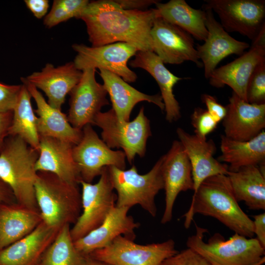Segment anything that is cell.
<instances>
[{"label": "cell", "instance_id": "603a6c76", "mask_svg": "<svg viewBox=\"0 0 265 265\" xmlns=\"http://www.w3.org/2000/svg\"><path fill=\"white\" fill-rule=\"evenodd\" d=\"M31 97L36 104L34 110L37 114V128L39 136L51 137L65 141L75 145L80 141L82 130L73 127L69 123L67 116L61 110L51 106L42 94L33 85L21 78Z\"/></svg>", "mask_w": 265, "mask_h": 265}, {"label": "cell", "instance_id": "f35d334b", "mask_svg": "<svg viewBox=\"0 0 265 265\" xmlns=\"http://www.w3.org/2000/svg\"><path fill=\"white\" fill-rule=\"evenodd\" d=\"M27 7L37 19H41L47 15L49 7L48 0H25Z\"/></svg>", "mask_w": 265, "mask_h": 265}, {"label": "cell", "instance_id": "1f68e13d", "mask_svg": "<svg viewBox=\"0 0 265 265\" xmlns=\"http://www.w3.org/2000/svg\"><path fill=\"white\" fill-rule=\"evenodd\" d=\"M70 230L69 224L58 230L38 265H85L86 256L75 247Z\"/></svg>", "mask_w": 265, "mask_h": 265}, {"label": "cell", "instance_id": "f546056e", "mask_svg": "<svg viewBox=\"0 0 265 265\" xmlns=\"http://www.w3.org/2000/svg\"><path fill=\"white\" fill-rule=\"evenodd\" d=\"M42 219L35 210L20 207L3 206L0 208V250L31 232Z\"/></svg>", "mask_w": 265, "mask_h": 265}, {"label": "cell", "instance_id": "277c9868", "mask_svg": "<svg viewBox=\"0 0 265 265\" xmlns=\"http://www.w3.org/2000/svg\"><path fill=\"white\" fill-rule=\"evenodd\" d=\"M35 195L42 221L50 228L59 230L65 224H74L80 215L81 194L78 185L51 173L37 172Z\"/></svg>", "mask_w": 265, "mask_h": 265}, {"label": "cell", "instance_id": "83f0119b", "mask_svg": "<svg viewBox=\"0 0 265 265\" xmlns=\"http://www.w3.org/2000/svg\"><path fill=\"white\" fill-rule=\"evenodd\" d=\"M156 9L158 16L181 28L195 39L205 41L208 34L206 12L195 9L185 0H170L166 3L158 1Z\"/></svg>", "mask_w": 265, "mask_h": 265}, {"label": "cell", "instance_id": "4316f807", "mask_svg": "<svg viewBox=\"0 0 265 265\" xmlns=\"http://www.w3.org/2000/svg\"><path fill=\"white\" fill-rule=\"evenodd\" d=\"M221 155L217 160L226 164L230 172H235L247 166L265 164V132L248 141L230 139L224 135L220 137Z\"/></svg>", "mask_w": 265, "mask_h": 265}, {"label": "cell", "instance_id": "b9f144b4", "mask_svg": "<svg viewBox=\"0 0 265 265\" xmlns=\"http://www.w3.org/2000/svg\"><path fill=\"white\" fill-rule=\"evenodd\" d=\"M13 117V112H0V153L4 145V140L8 135Z\"/></svg>", "mask_w": 265, "mask_h": 265}, {"label": "cell", "instance_id": "cb8c5ba5", "mask_svg": "<svg viewBox=\"0 0 265 265\" xmlns=\"http://www.w3.org/2000/svg\"><path fill=\"white\" fill-rule=\"evenodd\" d=\"M58 230L42 221L29 234L0 252V265H38Z\"/></svg>", "mask_w": 265, "mask_h": 265}, {"label": "cell", "instance_id": "e0dca14e", "mask_svg": "<svg viewBox=\"0 0 265 265\" xmlns=\"http://www.w3.org/2000/svg\"><path fill=\"white\" fill-rule=\"evenodd\" d=\"M222 120L224 135L238 141L256 137L265 128V104L248 103L232 92Z\"/></svg>", "mask_w": 265, "mask_h": 265}, {"label": "cell", "instance_id": "4dcf8cb0", "mask_svg": "<svg viewBox=\"0 0 265 265\" xmlns=\"http://www.w3.org/2000/svg\"><path fill=\"white\" fill-rule=\"evenodd\" d=\"M31 96L24 84L13 110V117L8 135L19 136L39 152L40 136L37 128V116L31 103Z\"/></svg>", "mask_w": 265, "mask_h": 265}, {"label": "cell", "instance_id": "ab89813d", "mask_svg": "<svg viewBox=\"0 0 265 265\" xmlns=\"http://www.w3.org/2000/svg\"><path fill=\"white\" fill-rule=\"evenodd\" d=\"M254 234L262 246L265 248V213L253 216Z\"/></svg>", "mask_w": 265, "mask_h": 265}, {"label": "cell", "instance_id": "2e32d148", "mask_svg": "<svg viewBox=\"0 0 265 265\" xmlns=\"http://www.w3.org/2000/svg\"><path fill=\"white\" fill-rule=\"evenodd\" d=\"M203 9L206 12L208 34L204 43L198 45L196 49L198 58L204 68L205 77L209 79L222 59L231 54H243L244 51L249 48V44L231 36L216 20L212 10Z\"/></svg>", "mask_w": 265, "mask_h": 265}, {"label": "cell", "instance_id": "d4e9b609", "mask_svg": "<svg viewBox=\"0 0 265 265\" xmlns=\"http://www.w3.org/2000/svg\"><path fill=\"white\" fill-rule=\"evenodd\" d=\"M129 62L133 68H140L148 72L156 80L164 105L166 120L176 121L181 117L180 106L173 93L174 85L183 79L170 72L160 58L152 51H138Z\"/></svg>", "mask_w": 265, "mask_h": 265}, {"label": "cell", "instance_id": "ba28073f", "mask_svg": "<svg viewBox=\"0 0 265 265\" xmlns=\"http://www.w3.org/2000/svg\"><path fill=\"white\" fill-rule=\"evenodd\" d=\"M82 212L71 229L74 241L100 226L115 206L117 195L110 180L108 167L104 168L96 184L80 180Z\"/></svg>", "mask_w": 265, "mask_h": 265}, {"label": "cell", "instance_id": "3957f363", "mask_svg": "<svg viewBox=\"0 0 265 265\" xmlns=\"http://www.w3.org/2000/svg\"><path fill=\"white\" fill-rule=\"evenodd\" d=\"M39 152L19 136H11L0 153V179L21 206L35 210V163Z\"/></svg>", "mask_w": 265, "mask_h": 265}, {"label": "cell", "instance_id": "7bdbcfd3", "mask_svg": "<svg viewBox=\"0 0 265 265\" xmlns=\"http://www.w3.org/2000/svg\"><path fill=\"white\" fill-rule=\"evenodd\" d=\"M85 265H111L106 262L94 259L87 256L86 257Z\"/></svg>", "mask_w": 265, "mask_h": 265}, {"label": "cell", "instance_id": "9c48e42d", "mask_svg": "<svg viewBox=\"0 0 265 265\" xmlns=\"http://www.w3.org/2000/svg\"><path fill=\"white\" fill-rule=\"evenodd\" d=\"M178 252L172 239L141 245L119 236L107 246L88 256L111 265H160L165 259Z\"/></svg>", "mask_w": 265, "mask_h": 265}, {"label": "cell", "instance_id": "7a4b0ae2", "mask_svg": "<svg viewBox=\"0 0 265 265\" xmlns=\"http://www.w3.org/2000/svg\"><path fill=\"white\" fill-rule=\"evenodd\" d=\"M227 175L218 174L205 179L194 192L188 211L183 215L189 228L195 214L213 217L234 231L253 237V220L238 205Z\"/></svg>", "mask_w": 265, "mask_h": 265}, {"label": "cell", "instance_id": "d590c367", "mask_svg": "<svg viewBox=\"0 0 265 265\" xmlns=\"http://www.w3.org/2000/svg\"><path fill=\"white\" fill-rule=\"evenodd\" d=\"M160 265H211L198 253L187 248L163 260Z\"/></svg>", "mask_w": 265, "mask_h": 265}, {"label": "cell", "instance_id": "e575fe53", "mask_svg": "<svg viewBox=\"0 0 265 265\" xmlns=\"http://www.w3.org/2000/svg\"><path fill=\"white\" fill-rule=\"evenodd\" d=\"M191 122L195 135L203 139H207V135L213 132L218 124L206 109L201 107L194 109Z\"/></svg>", "mask_w": 265, "mask_h": 265}, {"label": "cell", "instance_id": "30bf717a", "mask_svg": "<svg viewBox=\"0 0 265 265\" xmlns=\"http://www.w3.org/2000/svg\"><path fill=\"white\" fill-rule=\"evenodd\" d=\"M82 131L80 141L73 148V159L81 180L91 183L95 177L101 175L106 167L115 166L125 169L126 158L123 151L109 148L91 124L84 126Z\"/></svg>", "mask_w": 265, "mask_h": 265}, {"label": "cell", "instance_id": "44dd1931", "mask_svg": "<svg viewBox=\"0 0 265 265\" xmlns=\"http://www.w3.org/2000/svg\"><path fill=\"white\" fill-rule=\"evenodd\" d=\"M74 146L57 138L40 136L36 171L51 173L63 181L78 185L81 178L73 157Z\"/></svg>", "mask_w": 265, "mask_h": 265}, {"label": "cell", "instance_id": "8fae6325", "mask_svg": "<svg viewBox=\"0 0 265 265\" xmlns=\"http://www.w3.org/2000/svg\"><path fill=\"white\" fill-rule=\"evenodd\" d=\"M72 48L77 53L73 62L80 71L102 69L119 76L127 82H133L137 79L128 62L138 50L128 43L117 42L99 47L76 44Z\"/></svg>", "mask_w": 265, "mask_h": 265}, {"label": "cell", "instance_id": "4fadbf2b", "mask_svg": "<svg viewBox=\"0 0 265 265\" xmlns=\"http://www.w3.org/2000/svg\"><path fill=\"white\" fill-rule=\"evenodd\" d=\"M153 52L164 63L180 64L186 61L202 67L192 36L178 26L158 16L151 29Z\"/></svg>", "mask_w": 265, "mask_h": 265}, {"label": "cell", "instance_id": "5bb4252c", "mask_svg": "<svg viewBox=\"0 0 265 265\" xmlns=\"http://www.w3.org/2000/svg\"><path fill=\"white\" fill-rule=\"evenodd\" d=\"M161 172L165 190V209L161 223L170 222L178 194L193 190L192 168L189 159L179 140L172 142L168 152L162 156Z\"/></svg>", "mask_w": 265, "mask_h": 265}, {"label": "cell", "instance_id": "ac0fdd59", "mask_svg": "<svg viewBox=\"0 0 265 265\" xmlns=\"http://www.w3.org/2000/svg\"><path fill=\"white\" fill-rule=\"evenodd\" d=\"M129 209L115 205L100 226L74 241L78 251L87 256L97 250L107 246L119 236L134 240L135 230L139 227L140 224L128 215Z\"/></svg>", "mask_w": 265, "mask_h": 265}, {"label": "cell", "instance_id": "7c38bea8", "mask_svg": "<svg viewBox=\"0 0 265 265\" xmlns=\"http://www.w3.org/2000/svg\"><path fill=\"white\" fill-rule=\"evenodd\" d=\"M203 8L216 13L227 32L253 40L265 25L264 0H205Z\"/></svg>", "mask_w": 265, "mask_h": 265}, {"label": "cell", "instance_id": "ffe728a7", "mask_svg": "<svg viewBox=\"0 0 265 265\" xmlns=\"http://www.w3.org/2000/svg\"><path fill=\"white\" fill-rule=\"evenodd\" d=\"M176 133L191 165L194 192L207 178L228 174V165L213 157L216 147L212 140L201 139L181 128H177Z\"/></svg>", "mask_w": 265, "mask_h": 265}, {"label": "cell", "instance_id": "7402d4cb", "mask_svg": "<svg viewBox=\"0 0 265 265\" xmlns=\"http://www.w3.org/2000/svg\"><path fill=\"white\" fill-rule=\"evenodd\" d=\"M265 59V47L252 45L248 52L233 61L216 68L210 76V84L215 87L225 85L247 102L246 90L249 79L256 66Z\"/></svg>", "mask_w": 265, "mask_h": 265}, {"label": "cell", "instance_id": "f1b7e54d", "mask_svg": "<svg viewBox=\"0 0 265 265\" xmlns=\"http://www.w3.org/2000/svg\"><path fill=\"white\" fill-rule=\"evenodd\" d=\"M227 175L238 202L251 210H265V173L258 166L243 167Z\"/></svg>", "mask_w": 265, "mask_h": 265}, {"label": "cell", "instance_id": "6da1fadb", "mask_svg": "<svg viewBox=\"0 0 265 265\" xmlns=\"http://www.w3.org/2000/svg\"><path fill=\"white\" fill-rule=\"evenodd\" d=\"M158 14L156 8L127 10L114 0L89 1L79 19L84 21L92 47L128 43L138 51H152L151 29Z\"/></svg>", "mask_w": 265, "mask_h": 265}, {"label": "cell", "instance_id": "836d02e7", "mask_svg": "<svg viewBox=\"0 0 265 265\" xmlns=\"http://www.w3.org/2000/svg\"><path fill=\"white\" fill-rule=\"evenodd\" d=\"M246 100L250 104H265V59L256 66L249 79Z\"/></svg>", "mask_w": 265, "mask_h": 265}, {"label": "cell", "instance_id": "d6986e66", "mask_svg": "<svg viewBox=\"0 0 265 265\" xmlns=\"http://www.w3.org/2000/svg\"><path fill=\"white\" fill-rule=\"evenodd\" d=\"M82 75V72L77 68L73 62H70L57 67L48 63L41 71L33 72L25 78L46 94L49 105L61 110L67 95L79 82Z\"/></svg>", "mask_w": 265, "mask_h": 265}, {"label": "cell", "instance_id": "5b68a950", "mask_svg": "<svg viewBox=\"0 0 265 265\" xmlns=\"http://www.w3.org/2000/svg\"><path fill=\"white\" fill-rule=\"evenodd\" d=\"M195 233L186 241L187 248L193 250L211 265H255L265 262V248L256 238L235 234L226 240L218 233L204 240L207 229L195 224Z\"/></svg>", "mask_w": 265, "mask_h": 265}, {"label": "cell", "instance_id": "484cf974", "mask_svg": "<svg viewBox=\"0 0 265 265\" xmlns=\"http://www.w3.org/2000/svg\"><path fill=\"white\" fill-rule=\"evenodd\" d=\"M99 70L103 85L110 96L112 108L119 120L130 121L133 107L142 101L153 103L162 111L164 110L160 95H150L143 93L129 85L119 76L105 69Z\"/></svg>", "mask_w": 265, "mask_h": 265}, {"label": "cell", "instance_id": "8992f818", "mask_svg": "<svg viewBox=\"0 0 265 265\" xmlns=\"http://www.w3.org/2000/svg\"><path fill=\"white\" fill-rule=\"evenodd\" d=\"M161 156L152 169L145 174H139L133 165L128 170H122L115 166L108 167L110 181L117 192L115 205L119 207L138 205L151 216L157 215L155 197L163 189L161 165Z\"/></svg>", "mask_w": 265, "mask_h": 265}, {"label": "cell", "instance_id": "60d3db41", "mask_svg": "<svg viewBox=\"0 0 265 265\" xmlns=\"http://www.w3.org/2000/svg\"><path fill=\"white\" fill-rule=\"evenodd\" d=\"M121 7L127 10H143L158 0H114Z\"/></svg>", "mask_w": 265, "mask_h": 265}, {"label": "cell", "instance_id": "52a82bcc", "mask_svg": "<svg viewBox=\"0 0 265 265\" xmlns=\"http://www.w3.org/2000/svg\"><path fill=\"white\" fill-rule=\"evenodd\" d=\"M93 125L102 129V139L109 148L123 150L130 164L136 156H145L147 141L152 132L150 120L145 115L143 106L132 121L119 120L111 108L106 112H100Z\"/></svg>", "mask_w": 265, "mask_h": 265}, {"label": "cell", "instance_id": "9a60e30c", "mask_svg": "<svg viewBox=\"0 0 265 265\" xmlns=\"http://www.w3.org/2000/svg\"><path fill=\"white\" fill-rule=\"evenodd\" d=\"M94 69L83 70L82 77L70 92L69 109L67 115L70 124L82 130L87 124L93 125L96 116L102 108L109 105L107 94L103 84L95 79Z\"/></svg>", "mask_w": 265, "mask_h": 265}, {"label": "cell", "instance_id": "d6a6232c", "mask_svg": "<svg viewBox=\"0 0 265 265\" xmlns=\"http://www.w3.org/2000/svg\"><path fill=\"white\" fill-rule=\"evenodd\" d=\"M89 2L88 0H54L44 24L50 28L72 18L79 19Z\"/></svg>", "mask_w": 265, "mask_h": 265}, {"label": "cell", "instance_id": "8d00e7d4", "mask_svg": "<svg viewBox=\"0 0 265 265\" xmlns=\"http://www.w3.org/2000/svg\"><path fill=\"white\" fill-rule=\"evenodd\" d=\"M21 85H8L0 82V112L13 111L21 89Z\"/></svg>", "mask_w": 265, "mask_h": 265}, {"label": "cell", "instance_id": "74e56055", "mask_svg": "<svg viewBox=\"0 0 265 265\" xmlns=\"http://www.w3.org/2000/svg\"><path fill=\"white\" fill-rule=\"evenodd\" d=\"M203 102L205 104L207 111L219 123L224 118L226 112V107L220 104L215 97L208 94L201 96Z\"/></svg>", "mask_w": 265, "mask_h": 265}, {"label": "cell", "instance_id": "ee69618b", "mask_svg": "<svg viewBox=\"0 0 265 265\" xmlns=\"http://www.w3.org/2000/svg\"><path fill=\"white\" fill-rule=\"evenodd\" d=\"M5 191L0 185V201H1L4 197Z\"/></svg>", "mask_w": 265, "mask_h": 265}]
</instances>
